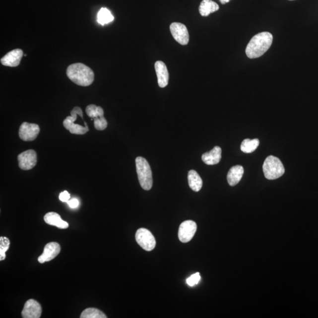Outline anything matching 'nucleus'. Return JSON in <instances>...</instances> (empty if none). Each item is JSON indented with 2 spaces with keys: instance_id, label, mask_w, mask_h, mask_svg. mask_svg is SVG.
I'll return each mask as SVG.
<instances>
[{
  "instance_id": "2",
  "label": "nucleus",
  "mask_w": 318,
  "mask_h": 318,
  "mask_svg": "<svg viewBox=\"0 0 318 318\" xmlns=\"http://www.w3.org/2000/svg\"><path fill=\"white\" fill-rule=\"evenodd\" d=\"M69 79L78 86L87 87L93 83L94 74L91 69L83 64H74L67 69Z\"/></svg>"
},
{
  "instance_id": "15",
  "label": "nucleus",
  "mask_w": 318,
  "mask_h": 318,
  "mask_svg": "<svg viewBox=\"0 0 318 318\" xmlns=\"http://www.w3.org/2000/svg\"><path fill=\"white\" fill-rule=\"evenodd\" d=\"M155 67L159 87H166L168 85L169 80V74L166 65L163 62L157 61L156 62Z\"/></svg>"
},
{
  "instance_id": "28",
  "label": "nucleus",
  "mask_w": 318,
  "mask_h": 318,
  "mask_svg": "<svg viewBox=\"0 0 318 318\" xmlns=\"http://www.w3.org/2000/svg\"><path fill=\"white\" fill-rule=\"evenodd\" d=\"M222 4H225L226 3L229 2L231 0H219Z\"/></svg>"
},
{
  "instance_id": "19",
  "label": "nucleus",
  "mask_w": 318,
  "mask_h": 318,
  "mask_svg": "<svg viewBox=\"0 0 318 318\" xmlns=\"http://www.w3.org/2000/svg\"><path fill=\"white\" fill-rule=\"evenodd\" d=\"M219 6L212 0H203L201 2L199 11L201 16L207 17L213 12L219 10Z\"/></svg>"
},
{
  "instance_id": "14",
  "label": "nucleus",
  "mask_w": 318,
  "mask_h": 318,
  "mask_svg": "<svg viewBox=\"0 0 318 318\" xmlns=\"http://www.w3.org/2000/svg\"><path fill=\"white\" fill-rule=\"evenodd\" d=\"M23 56V52L21 49L12 50L1 59V64L8 67H17L20 64Z\"/></svg>"
},
{
  "instance_id": "17",
  "label": "nucleus",
  "mask_w": 318,
  "mask_h": 318,
  "mask_svg": "<svg viewBox=\"0 0 318 318\" xmlns=\"http://www.w3.org/2000/svg\"><path fill=\"white\" fill-rule=\"evenodd\" d=\"M244 173V169L242 166L237 165L232 167L227 175L229 185L231 187L237 185L241 181Z\"/></svg>"
},
{
  "instance_id": "3",
  "label": "nucleus",
  "mask_w": 318,
  "mask_h": 318,
  "mask_svg": "<svg viewBox=\"0 0 318 318\" xmlns=\"http://www.w3.org/2000/svg\"><path fill=\"white\" fill-rule=\"evenodd\" d=\"M136 171L141 188L149 191L153 185L152 172L149 163L142 157H137L136 159Z\"/></svg>"
},
{
  "instance_id": "18",
  "label": "nucleus",
  "mask_w": 318,
  "mask_h": 318,
  "mask_svg": "<svg viewBox=\"0 0 318 318\" xmlns=\"http://www.w3.org/2000/svg\"><path fill=\"white\" fill-rule=\"evenodd\" d=\"M44 220L47 224L56 226L60 229H67L68 223L62 220L61 216L55 212H49L44 217Z\"/></svg>"
},
{
  "instance_id": "4",
  "label": "nucleus",
  "mask_w": 318,
  "mask_h": 318,
  "mask_svg": "<svg viewBox=\"0 0 318 318\" xmlns=\"http://www.w3.org/2000/svg\"><path fill=\"white\" fill-rule=\"evenodd\" d=\"M264 176L268 180H275L284 174L285 168L278 157L269 156L264 160L263 165Z\"/></svg>"
},
{
  "instance_id": "11",
  "label": "nucleus",
  "mask_w": 318,
  "mask_h": 318,
  "mask_svg": "<svg viewBox=\"0 0 318 318\" xmlns=\"http://www.w3.org/2000/svg\"><path fill=\"white\" fill-rule=\"evenodd\" d=\"M19 168L23 171H28L36 165L37 153L34 150H28L17 157Z\"/></svg>"
},
{
  "instance_id": "6",
  "label": "nucleus",
  "mask_w": 318,
  "mask_h": 318,
  "mask_svg": "<svg viewBox=\"0 0 318 318\" xmlns=\"http://www.w3.org/2000/svg\"><path fill=\"white\" fill-rule=\"evenodd\" d=\"M86 112L89 117L94 120V127L97 130H104L108 127V122L104 117L103 109L100 106L90 105L87 107Z\"/></svg>"
},
{
  "instance_id": "29",
  "label": "nucleus",
  "mask_w": 318,
  "mask_h": 318,
  "mask_svg": "<svg viewBox=\"0 0 318 318\" xmlns=\"http://www.w3.org/2000/svg\"><path fill=\"white\" fill-rule=\"evenodd\" d=\"M290 1H294V0H290Z\"/></svg>"
},
{
  "instance_id": "8",
  "label": "nucleus",
  "mask_w": 318,
  "mask_h": 318,
  "mask_svg": "<svg viewBox=\"0 0 318 318\" xmlns=\"http://www.w3.org/2000/svg\"><path fill=\"white\" fill-rule=\"evenodd\" d=\"M197 231L196 223L192 220H186L179 226L178 237L182 243H187L193 239Z\"/></svg>"
},
{
  "instance_id": "5",
  "label": "nucleus",
  "mask_w": 318,
  "mask_h": 318,
  "mask_svg": "<svg viewBox=\"0 0 318 318\" xmlns=\"http://www.w3.org/2000/svg\"><path fill=\"white\" fill-rule=\"evenodd\" d=\"M77 116H80L81 119H83V111L79 107H75L71 110V116H67L64 120V126L71 133L74 134L83 135L87 133L89 129L88 127L87 124L84 122V127L78 124H75L74 122L77 119Z\"/></svg>"
},
{
  "instance_id": "20",
  "label": "nucleus",
  "mask_w": 318,
  "mask_h": 318,
  "mask_svg": "<svg viewBox=\"0 0 318 318\" xmlns=\"http://www.w3.org/2000/svg\"><path fill=\"white\" fill-rule=\"evenodd\" d=\"M188 182L189 185L191 189L194 191H199L201 190L203 186L202 179L200 178L198 173L194 171L191 170L188 173Z\"/></svg>"
},
{
  "instance_id": "9",
  "label": "nucleus",
  "mask_w": 318,
  "mask_h": 318,
  "mask_svg": "<svg viewBox=\"0 0 318 318\" xmlns=\"http://www.w3.org/2000/svg\"><path fill=\"white\" fill-rule=\"evenodd\" d=\"M39 125L24 122L19 128V137L24 141H31L36 139L40 133Z\"/></svg>"
},
{
  "instance_id": "22",
  "label": "nucleus",
  "mask_w": 318,
  "mask_h": 318,
  "mask_svg": "<svg viewBox=\"0 0 318 318\" xmlns=\"http://www.w3.org/2000/svg\"><path fill=\"white\" fill-rule=\"evenodd\" d=\"M114 20V17L108 9L102 8L97 14V22L102 26L108 24Z\"/></svg>"
},
{
  "instance_id": "24",
  "label": "nucleus",
  "mask_w": 318,
  "mask_h": 318,
  "mask_svg": "<svg viewBox=\"0 0 318 318\" xmlns=\"http://www.w3.org/2000/svg\"><path fill=\"white\" fill-rule=\"evenodd\" d=\"M9 244L10 242L8 238L2 237L0 238V260L5 259V253L9 249Z\"/></svg>"
},
{
  "instance_id": "23",
  "label": "nucleus",
  "mask_w": 318,
  "mask_h": 318,
  "mask_svg": "<svg viewBox=\"0 0 318 318\" xmlns=\"http://www.w3.org/2000/svg\"><path fill=\"white\" fill-rule=\"evenodd\" d=\"M81 318H106L107 316L102 311L96 308H89L81 313Z\"/></svg>"
},
{
  "instance_id": "27",
  "label": "nucleus",
  "mask_w": 318,
  "mask_h": 318,
  "mask_svg": "<svg viewBox=\"0 0 318 318\" xmlns=\"http://www.w3.org/2000/svg\"><path fill=\"white\" fill-rule=\"evenodd\" d=\"M68 204V206L71 207V208L75 209L79 205V201L78 200V199H75V198H74V199H71L70 200H68L67 202Z\"/></svg>"
},
{
  "instance_id": "26",
  "label": "nucleus",
  "mask_w": 318,
  "mask_h": 318,
  "mask_svg": "<svg viewBox=\"0 0 318 318\" xmlns=\"http://www.w3.org/2000/svg\"><path fill=\"white\" fill-rule=\"evenodd\" d=\"M70 194H69L67 191H63L59 195V199L63 201V202H67L69 199H70Z\"/></svg>"
},
{
  "instance_id": "7",
  "label": "nucleus",
  "mask_w": 318,
  "mask_h": 318,
  "mask_svg": "<svg viewBox=\"0 0 318 318\" xmlns=\"http://www.w3.org/2000/svg\"><path fill=\"white\" fill-rule=\"evenodd\" d=\"M136 240L137 244L144 250L152 251L155 248L156 242L155 237L149 231L145 228L138 229L136 234Z\"/></svg>"
},
{
  "instance_id": "13",
  "label": "nucleus",
  "mask_w": 318,
  "mask_h": 318,
  "mask_svg": "<svg viewBox=\"0 0 318 318\" xmlns=\"http://www.w3.org/2000/svg\"><path fill=\"white\" fill-rule=\"evenodd\" d=\"M61 250V246L58 243L50 242L45 246L43 253L40 255L38 260L40 263L49 262L58 256Z\"/></svg>"
},
{
  "instance_id": "25",
  "label": "nucleus",
  "mask_w": 318,
  "mask_h": 318,
  "mask_svg": "<svg viewBox=\"0 0 318 318\" xmlns=\"http://www.w3.org/2000/svg\"><path fill=\"white\" fill-rule=\"evenodd\" d=\"M201 279L199 272L193 274L187 279V283L189 286H194L198 284Z\"/></svg>"
},
{
  "instance_id": "12",
  "label": "nucleus",
  "mask_w": 318,
  "mask_h": 318,
  "mask_svg": "<svg viewBox=\"0 0 318 318\" xmlns=\"http://www.w3.org/2000/svg\"><path fill=\"white\" fill-rule=\"evenodd\" d=\"M42 313V308L39 302L30 300L25 303L21 316L24 318H39Z\"/></svg>"
},
{
  "instance_id": "10",
  "label": "nucleus",
  "mask_w": 318,
  "mask_h": 318,
  "mask_svg": "<svg viewBox=\"0 0 318 318\" xmlns=\"http://www.w3.org/2000/svg\"><path fill=\"white\" fill-rule=\"evenodd\" d=\"M170 30L175 40L181 45H187L190 42V34L187 27L180 23H173L170 26Z\"/></svg>"
},
{
  "instance_id": "1",
  "label": "nucleus",
  "mask_w": 318,
  "mask_h": 318,
  "mask_svg": "<svg viewBox=\"0 0 318 318\" xmlns=\"http://www.w3.org/2000/svg\"><path fill=\"white\" fill-rule=\"evenodd\" d=\"M273 42V36L269 32H262L253 37L249 43L246 54L250 59H256L268 50Z\"/></svg>"
},
{
  "instance_id": "16",
  "label": "nucleus",
  "mask_w": 318,
  "mask_h": 318,
  "mask_svg": "<svg viewBox=\"0 0 318 318\" xmlns=\"http://www.w3.org/2000/svg\"><path fill=\"white\" fill-rule=\"evenodd\" d=\"M222 158V149L215 146L210 152L204 153L201 156L203 162L207 165H215L220 162Z\"/></svg>"
},
{
  "instance_id": "21",
  "label": "nucleus",
  "mask_w": 318,
  "mask_h": 318,
  "mask_svg": "<svg viewBox=\"0 0 318 318\" xmlns=\"http://www.w3.org/2000/svg\"><path fill=\"white\" fill-rule=\"evenodd\" d=\"M259 145V140L257 138L251 140L250 138H247L242 141L241 149L242 152L245 153H251L256 150Z\"/></svg>"
}]
</instances>
